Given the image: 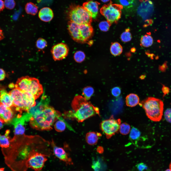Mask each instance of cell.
Instances as JSON below:
<instances>
[{
	"label": "cell",
	"mask_w": 171,
	"mask_h": 171,
	"mask_svg": "<svg viewBox=\"0 0 171 171\" xmlns=\"http://www.w3.org/2000/svg\"><path fill=\"white\" fill-rule=\"evenodd\" d=\"M14 86L15 88L32 94L36 99L38 98L43 92V87L38 80L28 76H23L18 79Z\"/></svg>",
	"instance_id": "cell-6"
},
{
	"label": "cell",
	"mask_w": 171,
	"mask_h": 171,
	"mask_svg": "<svg viewBox=\"0 0 171 171\" xmlns=\"http://www.w3.org/2000/svg\"><path fill=\"white\" fill-rule=\"evenodd\" d=\"M165 171H171L170 169H167Z\"/></svg>",
	"instance_id": "cell-47"
},
{
	"label": "cell",
	"mask_w": 171,
	"mask_h": 171,
	"mask_svg": "<svg viewBox=\"0 0 171 171\" xmlns=\"http://www.w3.org/2000/svg\"><path fill=\"white\" fill-rule=\"evenodd\" d=\"M9 93L13 99V107L21 114L23 111L27 112L36 105L35 98L29 92L15 88Z\"/></svg>",
	"instance_id": "cell-4"
},
{
	"label": "cell",
	"mask_w": 171,
	"mask_h": 171,
	"mask_svg": "<svg viewBox=\"0 0 171 171\" xmlns=\"http://www.w3.org/2000/svg\"><path fill=\"white\" fill-rule=\"evenodd\" d=\"M118 4L122 5L126 10L130 11L137 6L138 0H116Z\"/></svg>",
	"instance_id": "cell-20"
},
{
	"label": "cell",
	"mask_w": 171,
	"mask_h": 171,
	"mask_svg": "<svg viewBox=\"0 0 171 171\" xmlns=\"http://www.w3.org/2000/svg\"><path fill=\"white\" fill-rule=\"evenodd\" d=\"M140 42L142 46L145 47H148L152 45L153 43V40L150 35H145L141 37Z\"/></svg>",
	"instance_id": "cell-28"
},
{
	"label": "cell",
	"mask_w": 171,
	"mask_h": 171,
	"mask_svg": "<svg viewBox=\"0 0 171 171\" xmlns=\"http://www.w3.org/2000/svg\"><path fill=\"white\" fill-rule=\"evenodd\" d=\"M47 157L46 155L40 152L35 153L28 160L26 163L27 167L36 171L41 170L47 160Z\"/></svg>",
	"instance_id": "cell-11"
},
{
	"label": "cell",
	"mask_w": 171,
	"mask_h": 171,
	"mask_svg": "<svg viewBox=\"0 0 171 171\" xmlns=\"http://www.w3.org/2000/svg\"><path fill=\"white\" fill-rule=\"evenodd\" d=\"M32 117L27 112L22 115L18 114L14 117L10 123L14 126V133L15 136L24 134L25 129L24 126L26 122L29 121Z\"/></svg>",
	"instance_id": "cell-10"
},
{
	"label": "cell",
	"mask_w": 171,
	"mask_h": 171,
	"mask_svg": "<svg viewBox=\"0 0 171 171\" xmlns=\"http://www.w3.org/2000/svg\"><path fill=\"white\" fill-rule=\"evenodd\" d=\"M68 15L71 21L79 24H91L92 22V18L83 6H71Z\"/></svg>",
	"instance_id": "cell-7"
},
{
	"label": "cell",
	"mask_w": 171,
	"mask_h": 171,
	"mask_svg": "<svg viewBox=\"0 0 171 171\" xmlns=\"http://www.w3.org/2000/svg\"><path fill=\"white\" fill-rule=\"evenodd\" d=\"M123 6L118 4H113L110 2L108 5H103L100 10V12L111 25L116 23L120 19Z\"/></svg>",
	"instance_id": "cell-8"
},
{
	"label": "cell",
	"mask_w": 171,
	"mask_h": 171,
	"mask_svg": "<svg viewBox=\"0 0 171 171\" xmlns=\"http://www.w3.org/2000/svg\"><path fill=\"white\" fill-rule=\"evenodd\" d=\"M4 2L5 7L9 10L13 9L15 5L14 0H5Z\"/></svg>",
	"instance_id": "cell-36"
},
{
	"label": "cell",
	"mask_w": 171,
	"mask_h": 171,
	"mask_svg": "<svg viewBox=\"0 0 171 171\" xmlns=\"http://www.w3.org/2000/svg\"><path fill=\"white\" fill-rule=\"evenodd\" d=\"M132 38L131 34L129 32V29H126L125 31L120 36V38L122 41L126 42L130 41Z\"/></svg>",
	"instance_id": "cell-32"
},
{
	"label": "cell",
	"mask_w": 171,
	"mask_h": 171,
	"mask_svg": "<svg viewBox=\"0 0 171 171\" xmlns=\"http://www.w3.org/2000/svg\"><path fill=\"white\" fill-rule=\"evenodd\" d=\"M111 54L114 56H117L121 53L123 48L119 43L115 42L113 43L111 45L110 49Z\"/></svg>",
	"instance_id": "cell-26"
},
{
	"label": "cell",
	"mask_w": 171,
	"mask_h": 171,
	"mask_svg": "<svg viewBox=\"0 0 171 171\" xmlns=\"http://www.w3.org/2000/svg\"><path fill=\"white\" fill-rule=\"evenodd\" d=\"M85 58V55L84 53L81 51H77L74 54V59L77 62H81L84 60Z\"/></svg>",
	"instance_id": "cell-34"
},
{
	"label": "cell",
	"mask_w": 171,
	"mask_h": 171,
	"mask_svg": "<svg viewBox=\"0 0 171 171\" xmlns=\"http://www.w3.org/2000/svg\"><path fill=\"white\" fill-rule=\"evenodd\" d=\"M100 4L97 2L91 0L84 3L83 6L92 18L95 19L98 14Z\"/></svg>",
	"instance_id": "cell-16"
},
{
	"label": "cell",
	"mask_w": 171,
	"mask_h": 171,
	"mask_svg": "<svg viewBox=\"0 0 171 171\" xmlns=\"http://www.w3.org/2000/svg\"><path fill=\"white\" fill-rule=\"evenodd\" d=\"M6 74L5 71L0 68V81L4 80Z\"/></svg>",
	"instance_id": "cell-39"
},
{
	"label": "cell",
	"mask_w": 171,
	"mask_h": 171,
	"mask_svg": "<svg viewBox=\"0 0 171 171\" xmlns=\"http://www.w3.org/2000/svg\"><path fill=\"white\" fill-rule=\"evenodd\" d=\"M81 37V43L87 42L91 37L93 29L90 24H79Z\"/></svg>",
	"instance_id": "cell-15"
},
{
	"label": "cell",
	"mask_w": 171,
	"mask_h": 171,
	"mask_svg": "<svg viewBox=\"0 0 171 171\" xmlns=\"http://www.w3.org/2000/svg\"><path fill=\"white\" fill-rule=\"evenodd\" d=\"M0 171H4V168H0Z\"/></svg>",
	"instance_id": "cell-45"
},
{
	"label": "cell",
	"mask_w": 171,
	"mask_h": 171,
	"mask_svg": "<svg viewBox=\"0 0 171 171\" xmlns=\"http://www.w3.org/2000/svg\"><path fill=\"white\" fill-rule=\"evenodd\" d=\"M164 117L167 121L171 123V108L166 110L164 113Z\"/></svg>",
	"instance_id": "cell-37"
},
{
	"label": "cell",
	"mask_w": 171,
	"mask_h": 171,
	"mask_svg": "<svg viewBox=\"0 0 171 171\" xmlns=\"http://www.w3.org/2000/svg\"><path fill=\"white\" fill-rule=\"evenodd\" d=\"M139 101V98L135 94H130L127 95L126 98V104L128 107H134L138 104Z\"/></svg>",
	"instance_id": "cell-23"
},
{
	"label": "cell",
	"mask_w": 171,
	"mask_h": 171,
	"mask_svg": "<svg viewBox=\"0 0 171 171\" xmlns=\"http://www.w3.org/2000/svg\"><path fill=\"white\" fill-rule=\"evenodd\" d=\"M121 121L120 119H115L113 115L108 119L102 121L101 123V129L105 135L106 138L109 139L118 133Z\"/></svg>",
	"instance_id": "cell-9"
},
{
	"label": "cell",
	"mask_w": 171,
	"mask_h": 171,
	"mask_svg": "<svg viewBox=\"0 0 171 171\" xmlns=\"http://www.w3.org/2000/svg\"><path fill=\"white\" fill-rule=\"evenodd\" d=\"M3 123H4L0 120V129L3 127Z\"/></svg>",
	"instance_id": "cell-43"
},
{
	"label": "cell",
	"mask_w": 171,
	"mask_h": 171,
	"mask_svg": "<svg viewBox=\"0 0 171 171\" xmlns=\"http://www.w3.org/2000/svg\"><path fill=\"white\" fill-rule=\"evenodd\" d=\"M9 130H7L5 134H0V146L2 148H7L9 147L10 142L9 136Z\"/></svg>",
	"instance_id": "cell-24"
},
{
	"label": "cell",
	"mask_w": 171,
	"mask_h": 171,
	"mask_svg": "<svg viewBox=\"0 0 171 171\" xmlns=\"http://www.w3.org/2000/svg\"><path fill=\"white\" fill-rule=\"evenodd\" d=\"M111 25L107 21H103L99 23V27L102 31L106 32L109 30Z\"/></svg>",
	"instance_id": "cell-35"
},
{
	"label": "cell",
	"mask_w": 171,
	"mask_h": 171,
	"mask_svg": "<svg viewBox=\"0 0 171 171\" xmlns=\"http://www.w3.org/2000/svg\"><path fill=\"white\" fill-rule=\"evenodd\" d=\"M94 92V89L92 87L87 86L83 89L82 94L84 98L87 100L90 99Z\"/></svg>",
	"instance_id": "cell-29"
},
{
	"label": "cell",
	"mask_w": 171,
	"mask_h": 171,
	"mask_svg": "<svg viewBox=\"0 0 171 171\" xmlns=\"http://www.w3.org/2000/svg\"><path fill=\"white\" fill-rule=\"evenodd\" d=\"M36 46L38 49L42 50L47 47V43L46 40L43 38H39L36 41Z\"/></svg>",
	"instance_id": "cell-33"
},
{
	"label": "cell",
	"mask_w": 171,
	"mask_h": 171,
	"mask_svg": "<svg viewBox=\"0 0 171 171\" xmlns=\"http://www.w3.org/2000/svg\"><path fill=\"white\" fill-rule=\"evenodd\" d=\"M25 10L26 13L32 15H35L38 11V6L32 2L27 3L25 6Z\"/></svg>",
	"instance_id": "cell-27"
},
{
	"label": "cell",
	"mask_w": 171,
	"mask_h": 171,
	"mask_svg": "<svg viewBox=\"0 0 171 171\" xmlns=\"http://www.w3.org/2000/svg\"><path fill=\"white\" fill-rule=\"evenodd\" d=\"M131 130L130 125L126 123H124L120 124L119 131L120 133L123 135L128 134Z\"/></svg>",
	"instance_id": "cell-30"
},
{
	"label": "cell",
	"mask_w": 171,
	"mask_h": 171,
	"mask_svg": "<svg viewBox=\"0 0 171 171\" xmlns=\"http://www.w3.org/2000/svg\"><path fill=\"white\" fill-rule=\"evenodd\" d=\"M140 4L137 10L138 15L144 21L151 16L153 11V4L150 0H139Z\"/></svg>",
	"instance_id": "cell-12"
},
{
	"label": "cell",
	"mask_w": 171,
	"mask_h": 171,
	"mask_svg": "<svg viewBox=\"0 0 171 171\" xmlns=\"http://www.w3.org/2000/svg\"><path fill=\"white\" fill-rule=\"evenodd\" d=\"M101 135V134L99 133L94 132H89L86 134V141L89 145H95L97 143L99 137Z\"/></svg>",
	"instance_id": "cell-22"
},
{
	"label": "cell",
	"mask_w": 171,
	"mask_h": 171,
	"mask_svg": "<svg viewBox=\"0 0 171 171\" xmlns=\"http://www.w3.org/2000/svg\"><path fill=\"white\" fill-rule=\"evenodd\" d=\"M4 38V36L3 31L0 28V41L3 39Z\"/></svg>",
	"instance_id": "cell-42"
},
{
	"label": "cell",
	"mask_w": 171,
	"mask_h": 171,
	"mask_svg": "<svg viewBox=\"0 0 171 171\" xmlns=\"http://www.w3.org/2000/svg\"><path fill=\"white\" fill-rule=\"evenodd\" d=\"M5 7L4 1L3 0H0V12L4 9Z\"/></svg>",
	"instance_id": "cell-41"
},
{
	"label": "cell",
	"mask_w": 171,
	"mask_h": 171,
	"mask_svg": "<svg viewBox=\"0 0 171 171\" xmlns=\"http://www.w3.org/2000/svg\"><path fill=\"white\" fill-rule=\"evenodd\" d=\"M69 49L67 46L63 43H60L54 45L51 52L53 59L55 61L62 60L67 55Z\"/></svg>",
	"instance_id": "cell-13"
},
{
	"label": "cell",
	"mask_w": 171,
	"mask_h": 171,
	"mask_svg": "<svg viewBox=\"0 0 171 171\" xmlns=\"http://www.w3.org/2000/svg\"><path fill=\"white\" fill-rule=\"evenodd\" d=\"M169 169H170V170H171V162L170 163V165H169Z\"/></svg>",
	"instance_id": "cell-46"
},
{
	"label": "cell",
	"mask_w": 171,
	"mask_h": 171,
	"mask_svg": "<svg viewBox=\"0 0 171 171\" xmlns=\"http://www.w3.org/2000/svg\"><path fill=\"white\" fill-rule=\"evenodd\" d=\"M71 105L73 110L64 112L62 114L64 118L75 119L81 122L96 114L100 115L99 108L87 101L81 95L76 96L72 101Z\"/></svg>",
	"instance_id": "cell-2"
},
{
	"label": "cell",
	"mask_w": 171,
	"mask_h": 171,
	"mask_svg": "<svg viewBox=\"0 0 171 171\" xmlns=\"http://www.w3.org/2000/svg\"><path fill=\"white\" fill-rule=\"evenodd\" d=\"M121 93L120 88L116 87L113 88L111 90V93L113 95L116 97L119 96Z\"/></svg>",
	"instance_id": "cell-38"
},
{
	"label": "cell",
	"mask_w": 171,
	"mask_h": 171,
	"mask_svg": "<svg viewBox=\"0 0 171 171\" xmlns=\"http://www.w3.org/2000/svg\"><path fill=\"white\" fill-rule=\"evenodd\" d=\"M162 90L163 93L165 95L168 94L169 91V88L164 86H163L162 88Z\"/></svg>",
	"instance_id": "cell-40"
},
{
	"label": "cell",
	"mask_w": 171,
	"mask_h": 171,
	"mask_svg": "<svg viewBox=\"0 0 171 171\" xmlns=\"http://www.w3.org/2000/svg\"><path fill=\"white\" fill-rule=\"evenodd\" d=\"M0 103L9 108L13 107V100L11 96L4 89H1L0 90Z\"/></svg>",
	"instance_id": "cell-18"
},
{
	"label": "cell",
	"mask_w": 171,
	"mask_h": 171,
	"mask_svg": "<svg viewBox=\"0 0 171 171\" xmlns=\"http://www.w3.org/2000/svg\"><path fill=\"white\" fill-rule=\"evenodd\" d=\"M68 29L72 39L76 42L81 43L79 24L69 21L68 23Z\"/></svg>",
	"instance_id": "cell-17"
},
{
	"label": "cell",
	"mask_w": 171,
	"mask_h": 171,
	"mask_svg": "<svg viewBox=\"0 0 171 171\" xmlns=\"http://www.w3.org/2000/svg\"><path fill=\"white\" fill-rule=\"evenodd\" d=\"M17 142L10 156L5 157V164L12 171H27V162L35 153L40 152L49 157L50 142L39 135H23L15 136Z\"/></svg>",
	"instance_id": "cell-1"
},
{
	"label": "cell",
	"mask_w": 171,
	"mask_h": 171,
	"mask_svg": "<svg viewBox=\"0 0 171 171\" xmlns=\"http://www.w3.org/2000/svg\"><path fill=\"white\" fill-rule=\"evenodd\" d=\"M147 117L153 121H160L162 116L164 104L160 99L149 97L140 103Z\"/></svg>",
	"instance_id": "cell-5"
},
{
	"label": "cell",
	"mask_w": 171,
	"mask_h": 171,
	"mask_svg": "<svg viewBox=\"0 0 171 171\" xmlns=\"http://www.w3.org/2000/svg\"><path fill=\"white\" fill-rule=\"evenodd\" d=\"M62 115L60 112L48 104L32 116L29 124L32 128L37 130H50L54 122Z\"/></svg>",
	"instance_id": "cell-3"
},
{
	"label": "cell",
	"mask_w": 171,
	"mask_h": 171,
	"mask_svg": "<svg viewBox=\"0 0 171 171\" xmlns=\"http://www.w3.org/2000/svg\"><path fill=\"white\" fill-rule=\"evenodd\" d=\"M103 2L106 3L109 1L110 0H101Z\"/></svg>",
	"instance_id": "cell-44"
},
{
	"label": "cell",
	"mask_w": 171,
	"mask_h": 171,
	"mask_svg": "<svg viewBox=\"0 0 171 171\" xmlns=\"http://www.w3.org/2000/svg\"><path fill=\"white\" fill-rule=\"evenodd\" d=\"M50 143L53 149V153L57 157L67 164H73L71 159L68 154L62 148L57 146L52 139Z\"/></svg>",
	"instance_id": "cell-14"
},
{
	"label": "cell",
	"mask_w": 171,
	"mask_h": 171,
	"mask_svg": "<svg viewBox=\"0 0 171 171\" xmlns=\"http://www.w3.org/2000/svg\"><path fill=\"white\" fill-rule=\"evenodd\" d=\"M141 135V133L140 130L137 128L133 127L130 132L129 138L132 142H135L139 139Z\"/></svg>",
	"instance_id": "cell-25"
},
{
	"label": "cell",
	"mask_w": 171,
	"mask_h": 171,
	"mask_svg": "<svg viewBox=\"0 0 171 171\" xmlns=\"http://www.w3.org/2000/svg\"><path fill=\"white\" fill-rule=\"evenodd\" d=\"M38 17L42 21L48 22L53 19L54 14L52 10L48 7H44L42 8L38 13Z\"/></svg>",
	"instance_id": "cell-19"
},
{
	"label": "cell",
	"mask_w": 171,
	"mask_h": 171,
	"mask_svg": "<svg viewBox=\"0 0 171 171\" xmlns=\"http://www.w3.org/2000/svg\"><path fill=\"white\" fill-rule=\"evenodd\" d=\"M132 171H151L147 165L141 162L136 165L133 167Z\"/></svg>",
	"instance_id": "cell-31"
},
{
	"label": "cell",
	"mask_w": 171,
	"mask_h": 171,
	"mask_svg": "<svg viewBox=\"0 0 171 171\" xmlns=\"http://www.w3.org/2000/svg\"><path fill=\"white\" fill-rule=\"evenodd\" d=\"M57 121L55 123L54 128L56 131L61 132L64 131L66 127L70 130L74 131L73 129L68 123L65 120L62 116L59 117Z\"/></svg>",
	"instance_id": "cell-21"
}]
</instances>
